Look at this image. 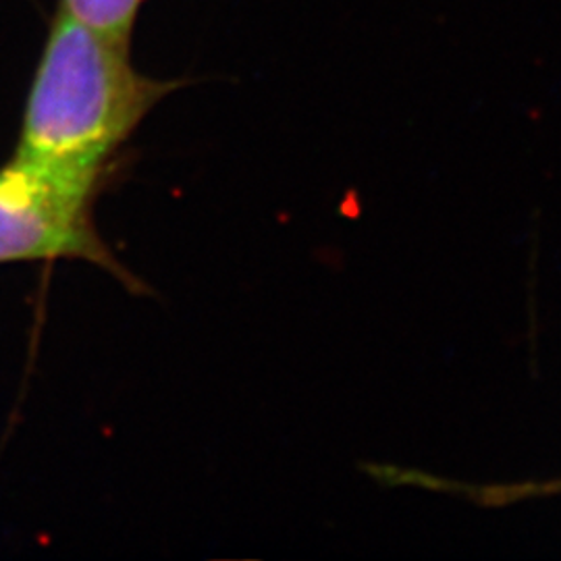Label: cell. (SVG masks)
I'll use <instances>...</instances> for the list:
<instances>
[{"label": "cell", "instance_id": "obj_1", "mask_svg": "<svg viewBox=\"0 0 561 561\" xmlns=\"http://www.w3.org/2000/svg\"><path fill=\"white\" fill-rule=\"evenodd\" d=\"M180 81L140 73L129 44L59 13L27 94L15 157L96 185L104 164Z\"/></svg>", "mask_w": 561, "mask_h": 561}, {"label": "cell", "instance_id": "obj_2", "mask_svg": "<svg viewBox=\"0 0 561 561\" xmlns=\"http://www.w3.org/2000/svg\"><path fill=\"white\" fill-rule=\"evenodd\" d=\"M94 185L13 157L0 169V264L78 259L131 283L92 221Z\"/></svg>", "mask_w": 561, "mask_h": 561}, {"label": "cell", "instance_id": "obj_3", "mask_svg": "<svg viewBox=\"0 0 561 561\" xmlns=\"http://www.w3.org/2000/svg\"><path fill=\"white\" fill-rule=\"evenodd\" d=\"M141 0H60L59 13L108 41L129 44Z\"/></svg>", "mask_w": 561, "mask_h": 561}, {"label": "cell", "instance_id": "obj_4", "mask_svg": "<svg viewBox=\"0 0 561 561\" xmlns=\"http://www.w3.org/2000/svg\"><path fill=\"white\" fill-rule=\"evenodd\" d=\"M512 491H514V495H516V497H520L524 491H528V493H545V495H556V493H561V479L560 481H551L547 482V484H539V486H514Z\"/></svg>", "mask_w": 561, "mask_h": 561}]
</instances>
